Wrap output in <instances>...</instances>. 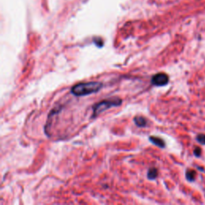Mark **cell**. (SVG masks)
<instances>
[{
    "label": "cell",
    "mask_w": 205,
    "mask_h": 205,
    "mask_svg": "<svg viewBox=\"0 0 205 205\" xmlns=\"http://www.w3.org/2000/svg\"><path fill=\"white\" fill-rule=\"evenodd\" d=\"M102 87V84L99 82H90L75 85L72 88V93L76 96H87L90 94L96 93Z\"/></svg>",
    "instance_id": "1"
},
{
    "label": "cell",
    "mask_w": 205,
    "mask_h": 205,
    "mask_svg": "<svg viewBox=\"0 0 205 205\" xmlns=\"http://www.w3.org/2000/svg\"><path fill=\"white\" fill-rule=\"evenodd\" d=\"M121 102L122 101L120 99L113 98L101 101V102L96 103L93 106V117L97 116L98 115H99L106 110L109 109L111 107L119 106L121 104Z\"/></svg>",
    "instance_id": "2"
},
{
    "label": "cell",
    "mask_w": 205,
    "mask_h": 205,
    "mask_svg": "<svg viewBox=\"0 0 205 205\" xmlns=\"http://www.w3.org/2000/svg\"><path fill=\"white\" fill-rule=\"evenodd\" d=\"M169 81L168 75L165 73H158L151 78V84L155 86H164Z\"/></svg>",
    "instance_id": "3"
},
{
    "label": "cell",
    "mask_w": 205,
    "mask_h": 205,
    "mask_svg": "<svg viewBox=\"0 0 205 205\" xmlns=\"http://www.w3.org/2000/svg\"><path fill=\"white\" fill-rule=\"evenodd\" d=\"M150 141L152 143H154L155 145L160 147V148H164L165 143L164 141L162 139L159 138V137H155V136H151Z\"/></svg>",
    "instance_id": "4"
},
{
    "label": "cell",
    "mask_w": 205,
    "mask_h": 205,
    "mask_svg": "<svg viewBox=\"0 0 205 205\" xmlns=\"http://www.w3.org/2000/svg\"><path fill=\"white\" fill-rule=\"evenodd\" d=\"M134 121H135V123H136V124L137 125V126L141 127H145L146 125H147V120H146V119L142 116L135 117Z\"/></svg>",
    "instance_id": "5"
},
{
    "label": "cell",
    "mask_w": 205,
    "mask_h": 205,
    "mask_svg": "<svg viewBox=\"0 0 205 205\" xmlns=\"http://www.w3.org/2000/svg\"><path fill=\"white\" fill-rule=\"evenodd\" d=\"M186 178L190 182H192L195 180L196 178V172L194 170H188L186 172Z\"/></svg>",
    "instance_id": "6"
},
{
    "label": "cell",
    "mask_w": 205,
    "mask_h": 205,
    "mask_svg": "<svg viewBox=\"0 0 205 205\" xmlns=\"http://www.w3.org/2000/svg\"><path fill=\"white\" fill-rule=\"evenodd\" d=\"M158 176V171L156 168H150L149 171H148V179H155Z\"/></svg>",
    "instance_id": "7"
},
{
    "label": "cell",
    "mask_w": 205,
    "mask_h": 205,
    "mask_svg": "<svg viewBox=\"0 0 205 205\" xmlns=\"http://www.w3.org/2000/svg\"><path fill=\"white\" fill-rule=\"evenodd\" d=\"M196 141L202 145H205V135L204 134H199L196 136Z\"/></svg>",
    "instance_id": "8"
},
{
    "label": "cell",
    "mask_w": 205,
    "mask_h": 205,
    "mask_svg": "<svg viewBox=\"0 0 205 205\" xmlns=\"http://www.w3.org/2000/svg\"><path fill=\"white\" fill-rule=\"evenodd\" d=\"M193 154L196 157H200L201 155V148L199 147H196V148L194 149Z\"/></svg>",
    "instance_id": "9"
},
{
    "label": "cell",
    "mask_w": 205,
    "mask_h": 205,
    "mask_svg": "<svg viewBox=\"0 0 205 205\" xmlns=\"http://www.w3.org/2000/svg\"><path fill=\"white\" fill-rule=\"evenodd\" d=\"M198 168L200 170V171H203V168H201V167H198Z\"/></svg>",
    "instance_id": "10"
}]
</instances>
